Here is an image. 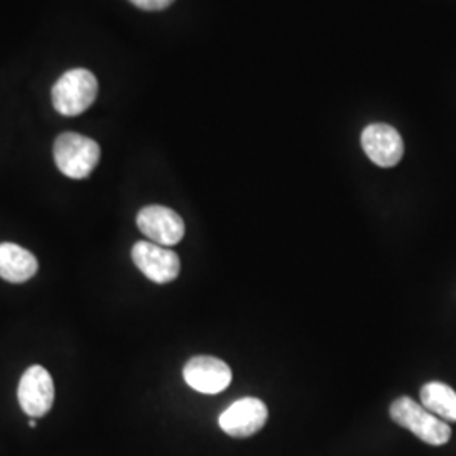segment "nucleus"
Segmentation results:
<instances>
[{
  "instance_id": "6",
  "label": "nucleus",
  "mask_w": 456,
  "mask_h": 456,
  "mask_svg": "<svg viewBox=\"0 0 456 456\" xmlns=\"http://www.w3.org/2000/svg\"><path fill=\"white\" fill-rule=\"evenodd\" d=\"M137 227L154 244L171 247L184 237V222L178 213L163 205H149L137 215Z\"/></svg>"
},
{
  "instance_id": "13",
  "label": "nucleus",
  "mask_w": 456,
  "mask_h": 456,
  "mask_svg": "<svg viewBox=\"0 0 456 456\" xmlns=\"http://www.w3.org/2000/svg\"><path fill=\"white\" fill-rule=\"evenodd\" d=\"M29 428H36V421H34V419H31V421H29Z\"/></svg>"
},
{
  "instance_id": "8",
  "label": "nucleus",
  "mask_w": 456,
  "mask_h": 456,
  "mask_svg": "<svg viewBox=\"0 0 456 456\" xmlns=\"http://www.w3.org/2000/svg\"><path fill=\"white\" fill-rule=\"evenodd\" d=\"M362 147L369 159L380 167H392L404 156L401 134L387 124H370L362 132Z\"/></svg>"
},
{
  "instance_id": "1",
  "label": "nucleus",
  "mask_w": 456,
  "mask_h": 456,
  "mask_svg": "<svg viewBox=\"0 0 456 456\" xmlns=\"http://www.w3.org/2000/svg\"><path fill=\"white\" fill-rule=\"evenodd\" d=\"M97 94L95 75L85 68H73L54 83L51 90V100L58 114L75 117L94 105Z\"/></svg>"
},
{
  "instance_id": "12",
  "label": "nucleus",
  "mask_w": 456,
  "mask_h": 456,
  "mask_svg": "<svg viewBox=\"0 0 456 456\" xmlns=\"http://www.w3.org/2000/svg\"><path fill=\"white\" fill-rule=\"evenodd\" d=\"M131 2L142 11H163L167 9L175 0H131Z\"/></svg>"
},
{
  "instance_id": "3",
  "label": "nucleus",
  "mask_w": 456,
  "mask_h": 456,
  "mask_svg": "<svg viewBox=\"0 0 456 456\" xmlns=\"http://www.w3.org/2000/svg\"><path fill=\"white\" fill-rule=\"evenodd\" d=\"M391 418L394 423L409 429L419 440L441 446L452 440V428L446 421L435 416L431 411L418 404L411 397H399L391 406Z\"/></svg>"
},
{
  "instance_id": "7",
  "label": "nucleus",
  "mask_w": 456,
  "mask_h": 456,
  "mask_svg": "<svg viewBox=\"0 0 456 456\" xmlns=\"http://www.w3.org/2000/svg\"><path fill=\"white\" fill-rule=\"evenodd\" d=\"M265 421L267 408L261 399L244 397L222 412L218 424L228 436L248 438L261 431Z\"/></svg>"
},
{
  "instance_id": "11",
  "label": "nucleus",
  "mask_w": 456,
  "mask_h": 456,
  "mask_svg": "<svg viewBox=\"0 0 456 456\" xmlns=\"http://www.w3.org/2000/svg\"><path fill=\"white\" fill-rule=\"evenodd\" d=\"M421 404L443 421L456 423V392L443 382H428L421 389Z\"/></svg>"
},
{
  "instance_id": "10",
  "label": "nucleus",
  "mask_w": 456,
  "mask_h": 456,
  "mask_svg": "<svg viewBox=\"0 0 456 456\" xmlns=\"http://www.w3.org/2000/svg\"><path fill=\"white\" fill-rule=\"evenodd\" d=\"M37 267H39L37 259L29 250L11 242L0 244V277L2 279L14 284H20L36 276Z\"/></svg>"
},
{
  "instance_id": "5",
  "label": "nucleus",
  "mask_w": 456,
  "mask_h": 456,
  "mask_svg": "<svg viewBox=\"0 0 456 456\" xmlns=\"http://www.w3.org/2000/svg\"><path fill=\"white\" fill-rule=\"evenodd\" d=\"M17 399L20 409L31 418L48 414L54 403V382L45 367L33 365L22 374L17 387Z\"/></svg>"
},
{
  "instance_id": "4",
  "label": "nucleus",
  "mask_w": 456,
  "mask_h": 456,
  "mask_svg": "<svg viewBox=\"0 0 456 456\" xmlns=\"http://www.w3.org/2000/svg\"><path fill=\"white\" fill-rule=\"evenodd\" d=\"M132 261L144 276L156 284H167L180 276L181 262L176 252L154 242H137L132 247Z\"/></svg>"
},
{
  "instance_id": "9",
  "label": "nucleus",
  "mask_w": 456,
  "mask_h": 456,
  "mask_svg": "<svg viewBox=\"0 0 456 456\" xmlns=\"http://www.w3.org/2000/svg\"><path fill=\"white\" fill-rule=\"evenodd\" d=\"M183 377L191 389L212 395L227 389L232 382V370L224 360L200 355L184 365Z\"/></svg>"
},
{
  "instance_id": "2",
  "label": "nucleus",
  "mask_w": 456,
  "mask_h": 456,
  "mask_svg": "<svg viewBox=\"0 0 456 456\" xmlns=\"http://www.w3.org/2000/svg\"><path fill=\"white\" fill-rule=\"evenodd\" d=\"M53 156L58 169L65 176L71 180H85L97 167L100 146L86 135L65 132L54 141Z\"/></svg>"
}]
</instances>
